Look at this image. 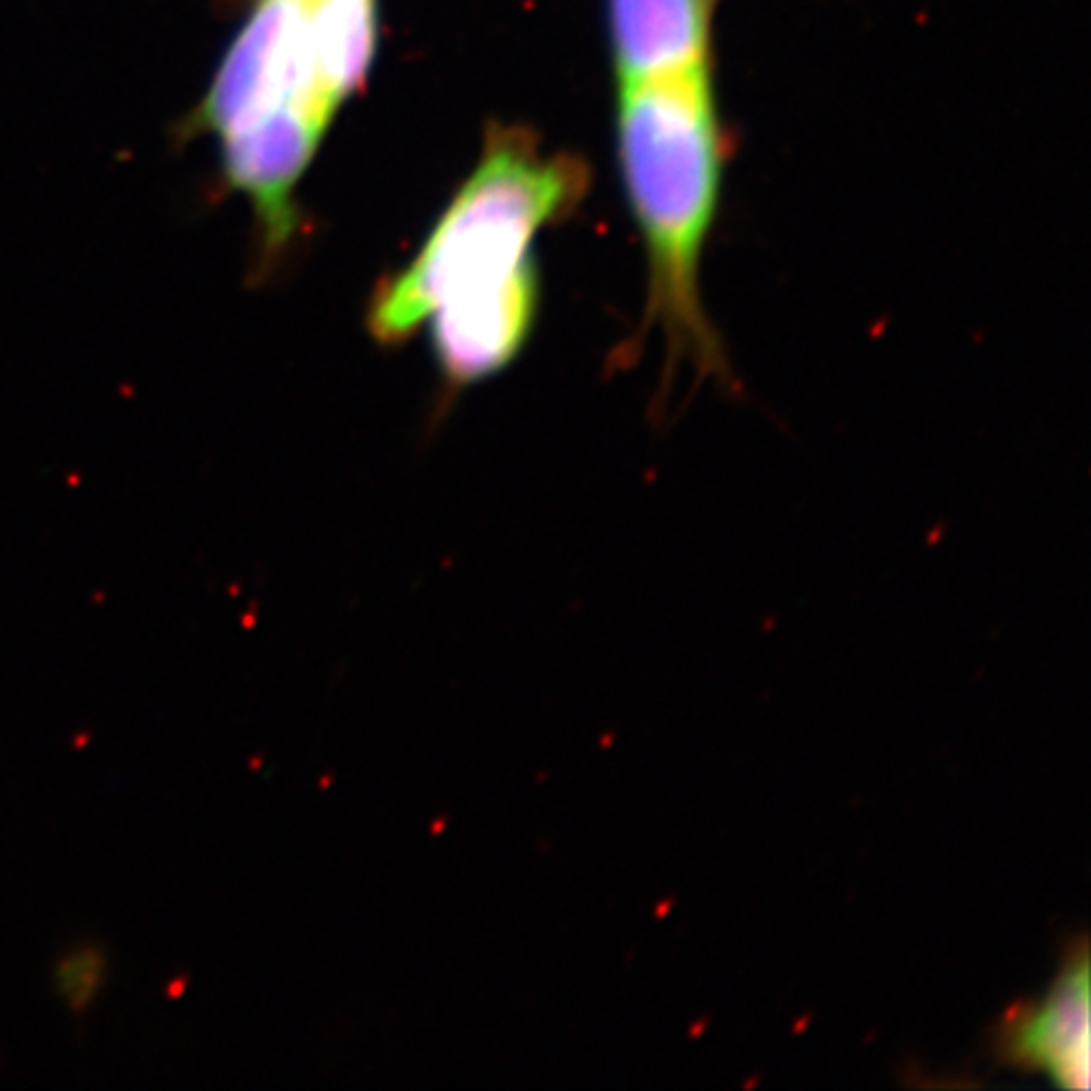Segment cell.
Here are the masks:
<instances>
[{
  "instance_id": "5b68a950",
  "label": "cell",
  "mask_w": 1091,
  "mask_h": 1091,
  "mask_svg": "<svg viewBox=\"0 0 1091 1091\" xmlns=\"http://www.w3.org/2000/svg\"><path fill=\"white\" fill-rule=\"evenodd\" d=\"M538 268L455 296L432 321V352L450 384H473L501 372L526 346L538 314Z\"/></svg>"
},
{
  "instance_id": "6da1fadb",
  "label": "cell",
  "mask_w": 1091,
  "mask_h": 1091,
  "mask_svg": "<svg viewBox=\"0 0 1091 1091\" xmlns=\"http://www.w3.org/2000/svg\"><path fill=\"white\" fill-rule=\"evenodd\" d=\"M614 147L647 266L639 329L660 334L672 369L730 382L700 276L730 160L713 71L619 86Z\"/></svg>"
},
{
  "instance_id": "277c9868",
  "label": "cell",
  "mask_w": 1091,
  "mask_h": 1091,
  "mask_svg": "<svg viewBox=\"0 0 1091 1091\" xmlns=\"http://www.w3.org/2000/svg\"><path fill=\"white\" fill-rule=\"evenodd\" d=\"M1089 942L1074 937L1044 998L1008 1008L990 1033L1001 1064L1046 1074L1061 1089H1086L1091 1071Z\"/></svg>"
},
{
  "instance_id": "ba28073f",
  "label": "cell",
  "mask_w": 1091,
  "mask_h": 1091,
  "mask_svg": "<svg viewBox=\"0 0 1091 1091\" xmlns=\"http://www.w3.org/2000/svg\"><path fill=\"white\" fill-rule=\"evenodd\" d=\"M309 38L316 89L336 117L374 61L377 0H309Z\"/></svg>"
},
{
  "instance_id": "9c48e42d",
  "label": "cell",
  "mask_w": 1091,
  "mask_h": 1091,
  "mask_svg": "<svg viewBox=\"0 0 1091 1091\" xmlns=\"http://www.w3.org/2000/svg\"><path fill=\"white\" fill-rule=\"evenodd\" d=\"M104 978H107V955L94 945H76L66 950L54 970L56 990L74 1013H84L94 1003Z\"/></svg>"
},
{
  "instance_id": "3957f363",
  "label": "cell",
  "mask_w": 1091,
  "mask_h": 1091,
  "mask_svg": "<svg viewBox=\"0 0 1091 1091\" xmlns=\"http://www.w3.org/2000/svg\"><path fill=\"white\" fill-rule=\"evenodd\" d=\"M288 109L309 114L324 129L334 122L316 89L309 0H258L192 127L225 137Z\"/></svg>"
},
{
  "instance_id": "52a82bcc",
  "label": "cell",
  "mask_w": 1091,
  "mask_h": 1091,
  "mask_svg": "<svg viewBox=\"0 0 1091 1091\" xmlns=\"http://www.w3.org/2000/svg\"><path fill=\"white\" fill-rule=\"evenodd\" d=\"M713 0H609L617 86L710 69Z\"/></svg>"
},
{
  "instance_id": "7a4b0ae2",
  "label": "cell",
  "mask_w": 1091,
  "mask_h": 1091,
  "mask_svg": "<svg viewBox=\"0 0 1091 1091\" xmlns=\"http://www.w3.org/2000/svg\"><path fill=\"white\" fill-rule=\"evenodd\" d=\"M589 165L546 152L528 129L493 127L483 157L410 266L377 288L367 324L382 344L410 339L455 296L536 266L538 233L564 223L589 192Z\"/></svg>"
},
{
  "instance_id": "8992f818",
  "label": "cell",
  "mask_w": 1091,
  "mask_h": 1091,
  "mask_svg": "<svg viewBox=\"0 0 1091 1091\" xmlns=\"http://www.w3.org/2000/svg\"><path fill=\"white\" fill-rule=\"evenodd\" d=\"M326 129L304 112L288 109L225 134V180L256 208L266 251H278L296 228L293 190L314 160Z\"/></svg>"
}]
</instances>
